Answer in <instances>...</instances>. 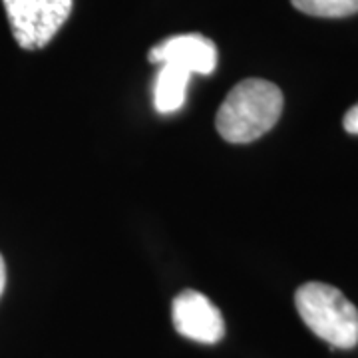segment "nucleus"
Wrapping results in <instances>:
<instances>
[{
    "mask_svg": "<svg viewBox=\"0 0 358 358\" xmlns=\"http://www.w3.org/2000/svg\"><path fill=\"white\" fill-rule=\"evenodd\" d=\"M282 92L273 82L247 78L227 94L215 126L229 143H251L275 128L282 114Z\"/></svg>",
    "mask_w": 358,
    "mask_h": 358,
    "instance_id": "obj_1",
    "label": "nucleus"
},
{
    "mask_svg": "<svg viewBox=\"0 0 358 358\" xmlns=\"http://www.w3.org/2000/svg\"><path fill=\"white\" fill-rule=\"evenodd\" d=\"M294 305L303 322L329 345L345 350L358 345V308L333 285H301L294 293Z\"/></svg>",
    "mask_w": 358,
    "mask_h": 358,
    "instance_id": "obj_2",
    "label": "nucleus"
},
{
    "mask_svg": "<svg viewBox=\"0 0 358 358\" xmlns=\"http://www.w3.org/2000/svg\"><path fill=\"white\" fill-rule=\"evenodd\" d=\"M14 40L24 50H40L70 18L74 0H2Z\"/></svg>",
    "mask_w": 358,
    "mask_h": 358,
    "instance_id": "obj_3",
    "label": "nucleus"
},
{
    "mask_svg": "<svg viewBox=\"0 0 358 358\" xmlns=\"http://www.w3.org/2000/svg\"><path fill=\"white\" fill-rule=\"evenodd\" d=\"M171 317L176 331L195 343L215 345L225 336V320L221 310L197 291L178 294L171 307Z\"/></svg>",
    "mask_w": 358,
    "mask_h": 358,
    "instance_id": "obj_4",
    "label": "nucleus"
},
{
    "mask_svg": "<svg viewBox=\"0 0 358 358\" xmlns=\"http://www.w3.org/2000/svg\"><path fill=\"white\" fill-rule=\"evenodd\" d=\"M150 62L154 64H178L189 74H213L217 66V48L213 40L201 34H179L159 42L150 52Z\"/></svg>",
    "mask_w": 358,
    "mask_h": 358,
    "instance_id": "obj_5",
    "label": "nucleus"
},
{
    "mask_svg": "<svg viewBox=\"0 0 358 358\" xmlns=\"http://www.w3.org/2000/svg\"><path fill=\"white\" fill-rule=\"evenodd\" d=\"M192 74L178 64H162L154 86V103L159 114H173L185 103Z\"/></svg>",
    "mask_w": 358,
    "mask_h": 358,
    "instance_id": "obj_6",
    "label": "nucleus"
},
{
    "mask_svg": "<svg viewBox=\"0 0 358 358\" xmlns=\"http://www.w3.org/2000/svg\"><path fill=\"white\" fill-rule=\"evenodd\" d=\"M293 6L308 16L345 18L358 13V0H291Z\"/></svg>",
    "mask_w": 358,
    "mask_h": 358,
    "instance_id": "obj_7",
    "label": "nucleus"
},
{
    "mask_svg": "<svg viewBox=\"0 0 358 358\" xmlns=\"http://www.w3.org/2000/svg\"><path fill=\"white\" fill-rule=\"evenodd\" d=\"M343 126L348 134H355L358 136V103L357 106H352L348 112H346L345 120H343Z\"/></svg>",
    "mask_w": 358,
    "mask_h": 358,
    "instance_id": "obj_8",
    "label": "nucleus"
},
{
    "mask_svg": "<svg viewBox=\"0 0 358 358\" xmlns=\"http://www.w3.org/2000/svg\"><path fill=\"white\" fill-rule=\"evenodd\" d=\"M4 285H6V265H4V259L0 255V294L4 291Z\"/></svg>",
    "mask_w": 358,
    "mask_h": 358,
    "instance_id": "obj_9",
    "label": "nucleus"
}]
</instances>
